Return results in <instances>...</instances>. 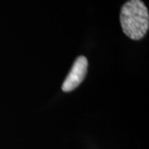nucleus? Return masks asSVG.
Returning a JSON list of instances; mask_svg holds the SVG:
<instances>
[{"instance_id":"obj_1","label":"nucleus","mask_w":149,"mask_h":149,"mask_svg":"<svg viewBox=\"0 0 149 149\" xmlns=\"http://www.w3.org/2000/svg\"><path fill=\"white\" fill-rule=\"evenodd\" d=\"M120 23L123 33L132 40L145 37L149 28L148 8L142 0H129L121 8Z\"/></svg>"},{"instance_id":"obj_2","label":"nucleus","mask_w":149,"mask_h":149,"mask_svg":"<svg viewBox=\"0 0 149 149\" xmlns=\"http://www.w3.org/2000/svg\"><path fill=\"white\" fill-rule=\"evenodd\" d=\"M87 67L88 61L86 57L81 56L76 59L71 70L62 85V91L64 92H70L77 88L85 79L87 73Z\"/></svg>"}]
</instances>
